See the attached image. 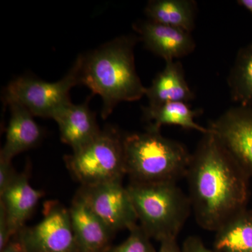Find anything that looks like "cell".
Listing matches in <instances>:
<instances>
[{"label":"cell","instance_id":"9","mask_svg":"<svg viewBox=\"0 0 252 252\" xmlns=\"http://www.w3.org/2000/svg\"><path fill=\"white\" fill-rule=\"evenodd\" d=\"M209 130L252 176V107H233L212 122Z\"/></svg>","mask_w":252,"mask_h":252},{"label":"cell","instance_id":"18","mask_svg":"<svg viewBox=\"0 0 252 252\" xmlns=\"http://www.w3.org/2000/svg\"><path fill=\"white\" fill-rule=\"evenodd\" d=\"M217 252H252V210L245 209L216 231Z\"/></svg>","mask_w":252,"mask_h":252},{"label":"cell","instance_id":"13","mask_svg":"<svg viewBox=\"0 0 252 252\" xmlns=\"http://www.w3.org/2000/svg\"><path fill=\"white\" fill-rule=\"evenodd\" d=\"M5 104L9 107L11 115L0 158L11 160L18 154L36 147L42 140L44 132L27 109L16 102Z\"/></svg>","mask_w":252,"mask_h":252},{"label":"cell","instance_id":"23","mask_svg":"<svg viewBox=\"0 0 252 252\" xmlns=\"http://www.w3.org/2000/svg\"><path fill=\"white\" fill-rule=\"evenodd\" d=\"M182 250V252H217L207 248L201 239L197 236H190L186 239Z\"/></svg>","mask_w":252,"mask_h":252},{"label":"cell","instance_id":"19","mask_svg":"<svg viewBox=\"0 0 252 252\" xmlns=\"http://www.w3.org/2000/svg\"><path fill=\"white\" fill-rule=\"evenodd\" d=\"M228 81L232 99L252 107V43L238 53Z\"/></svg>","mask_w":252,"mask_h":252},{"label":"cell","instance_id":"26","mask_svg":"<svg viewBox=\"0 0 252 252\" xmlns=\"http://www.w3.org/2000/svg\"><path fill=\"white\" fill-rule=\"evenodd\" d=\"M238 4L252 14V0H239Z\"/></svg>","mask_w":252,"mask_h":252},{"label":"cell","instance_id":"1","mask_svg":"<svg viewBox=\"0 0 252 252\" xmlns=\"http://www.w3.org/2000/svg\"><path fill=\"white\" fill-rule=\"evenodd\" d=\"M185 177L192 211L203 229L216 232L246 209L250 175L210 130L191 154Z\"/></svg>","mask_w":252,"mask_h":252},{"label":"cell","instance_id":"22","mask_svg":"<svg viewBox=\"0 0 252 252\" xmlns=\"http://www.w3.org/2000/svg\"><path fill=\"white\" fill-rule=\"evenodd\" d=\"M7 215L2 204L0 203V250L13 238Z\"/></svg>","mask_w":252,"mask_h":252},{"label":"cell","instance_id":"24","mask_svg":"<svg viewBox=\"0 0 252 252\" xmlns=\"http://www.w3.org/2000/svg\"><path fill=\"white\" fill-rule=\"evenodd\" d=\"M0 252H28L24 244L21 241L18 234H16L10 240Z\"/></svg>","mask_w":252,"mask_h":252},{"label":"cell","instance_id":"10","mask_svg":"<svg viewBox=\"0 0 252 252\" xmlns=\"http://www.w3.org/2000/svg\"><path fill=\"white\" fill-rule=\"evenodd\" d=\"M133 28L144 46L166 63L188 56L195 49V41L190 33L180 28L148 19L136 23Z\"/></svg>","mask_w":252,"mask_h":252},{"label":"cell","instance_id":"25","mask_svg":"<svg viewBox=\"0 0 252 252\" xmlns=\"http://www.w3.org/2000/svg\"><path fill=\"white\" fill-rule=\"evenodd\" d=\"M160 247L157 252H182L177 242V239H166L160 242Z\"/></svg>","mask_w":252,"mask_h":252},{"label":"cell","instance_id":"8","mask_svg":"<svg viewBox=\"0 0 252 252\" xmlns=\"http://www.w3.org/2000/svg\"><path fill=\"white\" fill-rule=\"evenodd\" d=\"M77 193L113 233L130 230L137 225L135 209L122 182L81 187Z\"/></svg>","mask_w":252,"mask_h":252},{"label":"cell","instance_id":"3","mask_svg":"<svg viewBox=\"0 0 252 252\" xmlns=\"http://www.w3.org/2000/svg\"><path fill=\"white\" fill-rule=\"evenodd\" d=\"M126 173L130 182H175L186 177L191 154L160 131L124 136Z\"/></svg>","mask_w":252,"mask_h":252},{"label":"cell","instance_id":"2","mask_svg":"<svg viewBox=\"0 0 252 252\" xmlns=\"http://www.w3.org/2000/svg\"><path fill=\"white\" fill-rule=\"evenodd\" d=\"M137 41L133 36H119L76 60L79 84L102 99V119L108 117L120 102L139 100L145 95L147 88L135 69Z\"/></svg>","mask_w":252,"mask_h":252},{"label":"cell","instance_id":"15","mask_svg":"<svg viewBox=\"0 0 252 252\" xmlns=\"http://www.w3.org/2000/svg\"><path fill=\"white\" fill-rule=\"evenodd\" d=\"M145 95L149 107H158L170 102L188 103L194 99L182 63L179 61L166 63L164 69L154 78L152 85L147 88Z\"/></svg>","mask_w":252,"mask_h":252},{"label":"cell","instance_id":"12","mask_svg":"<svg viewBox=\"0 0 252 252\" xmlns=\"http://www.w3.org/2000/svg\"><path fill=\"white\" fill-rule=\"evenodd\" d=\"M89 99L90 97L79 104L71 102L53 119L59 126L61 141L72 147L73 152L90 143L101 132L95 114L89 107Z\"/></svg>","mask_w":252,"mask_h":252},{"label":"cell","instance_id":"16","mask_svg":"<svg viewBox=\"0 0 252 252\" xmlns=\"http://www.w3.org/2000/svg\"><path fill=\"white\" fill-rule=\"evenodd\" d=\"M143 117L148 123L147 130L160 131L164 125L180 126L188 130H195L206 134L207 127L198 125L195 119L200 115L201 110H193L187 102H170L158 107H144Z\"/></svg>","mask_w":252,"mask_h":252},{"label":"cell","instance_id":"5","mask_svg":"<svg viewBox=\"0 0 252 252\" xmlns=\"http://www.w3.org/2000/svg\"><path fill=\"white\" fill-rule=\"evenodd\" d=\"M124 138L115 128L107 127L90 143L64 157L67 168L81 187L122 182L126 175Z\"/></svg>","mask_w":252,"mask_h":252},{"label":"cell","instance_id":"11","mask_svg":"<svg viewBox=\"0 0 252 252\" xmlns=\"http://www.w3.org/2000/svg\"><path fill=\"white\" fill-rule=\"evenodd\" d=\"M79 252H107L114 233L96 216L79 194L69 209Z\"/></svg>","mask_w":252,"mask_h":252},{"label":"cell","instance_id":"20","mask_svg":"<svg viewBox=\"0 0 252 252\" xmlns=\"http://www.w3.org/2000/svg\"><path fill=\"white\" fill-rule=\"evenodd\" d=\"M129 231L130 235L124 243L111 248L107 252H157L151 243V238L140 225Z\"/></svg>","mask_w":252,"mask_h":252},{"label":"cell","instance_id":"14","mask_svg":"<svg viewBox=\"0 0 252 252\" xmlns=\"http://www.w3.org/2000/svg\"><path fill=\"white\" fill-rule=\"evenodd\" d=\"M43 195V191L32 187L26 173L18 174L14 182L0 194V203L6 210L13 236L24 228Z\"/></svg>","mask_w":252,"mask_h":252},{"label":"cell","instance_id":"6","mask_svg":"<svg viewBox=\"0 0 252 252\" xmlns=\"http://www.w3.org/2000/svg\"><path fill=\"white\" fill-rule=\"evenodd\" d=\"M79 84V64L76 61L67 74L56 82H47L31 76L16 78L4 91V103L16 102L33 117L54 119L61 109L72 102L69 93Z\"/></svg>","mask_w":252,"mask_h":252},{"label":"cell","instance_id":"7","mask_svg":"<svg viewBox=\"0 0 252 252\" xmlns=\"http://www.w3.org/2000/svg\"><path fill=\"white\" fill-rule=\"evenodd\" d=\"M28 252H79L69 209L56 200L46 202L42 220L18 233Z\"/></svg>","mask_w":252,"mask_h":252},{"label":"cell","instance_id":"4","mask_svg":"<svg viewBox=\"0 0 252 252\" xmlns=\"http://www.w3.org/2000/svg\"><path fill=\"white\" fill-rule=\"evenodd\" d=\"M141 228L151 239H177L192 211L189 195L175 182H130L127 187Z\"/></svg>","mask_w":252,"mask_h":252},{"label":"cell","instance_id":"21","mask_svg":"<svg viewBox=\"0 0 252 252\" xmlns=\"http://www.w3.org/2000/svg\"><path fill=\"white\" fill-rule=\"evenodd\" d=\"M18 175L11 164V160L0 158V194L14 182Z\"/></svg>","mask_w":252,"mask_h":252},{"label":"cell","instance_id":"17","mask_svg":"<svg viewBox=\"0 0 252 252\" xmlns=\"http://www.w3.org/2000/svg\"><path fill=\"white\" fill-rule=\"evenodd\" d=\"M196 11V3L192 0H152L144 12L149 21L190 33L195 27Z\"/></svg>","mask_w":252,"mask_h":252}]
</instances>
